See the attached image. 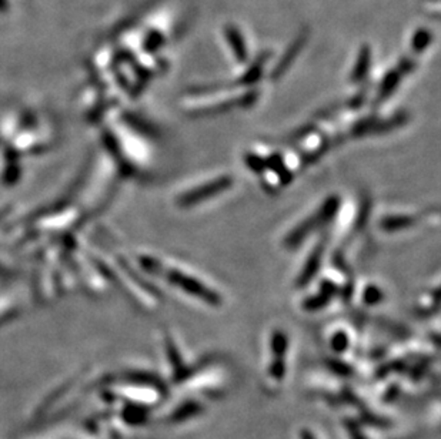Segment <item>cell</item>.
Here are the masks:
<instances>
[{"mask_svg": "<svg viewBox=\"0 0 441 439\" xmlns=\"http://www.w3.org/2000/svg\"><path fill=\"white\" fill-rule=\"evenodd\" d=\"M340 210V197L330 195L324 200V203L318 207V210L306 218L303 223H300L286 239L284 246L289 250L297 249L304 240H307L316 230L321 229L323 226L328 224L336 217L337 211Z\"/></svg>", "mask_w": 441, "mask_h": 439, "instance_id": "obj_1", "label": "cell"}, {"mask_svg": "<svg viewBox=\"0 0 441 439\" xmlns=\"http://www.w3.org/2000/svg\"><path fill=\"white\" fill-rule=\"evenodd\" d=\"M159 273H163L164 278L172 285L177 287L179 290H182L183 292H186V294H189L191 297L199 298L200 301H203V302H206V304H208L211 307H218V305H222V302H223V300H222V297H220L218 292H216L214 290L208 288L207 285H204L197 278L184 274L180 270H173V268L162 270L160 268Z\"/></svg>", "mask_w": 441, "mask_h": 439, "instance_id": "obj_2", "label": "cell"}, {"mask_svg": "<svg viewBox=\"0 0 441 439\" xmlns=\"http://www.w3.org/2000/svg\"><path fill=\"white\" fill-rule=\"evenodd\" d=\"M233 184H235L233 177L220 176L203 186H199L196 188L187 190L186 193L180 194L177 198V205L182 208H187V207H193L196 204L204 203L220 193L228 191L229 188L233 187Z\"/></svg>", "mask_w": 441, "mask_h": 439, "instance_id": "obj_3", "label": "cell"}, {"mask_svg": "<svg viewBox=\"0 0 441 439\" xmlns=\"http://www.w3.org/2000/svg\"><path fill=\"white\" fill-rule=\"evenodd\" d=\"M407 118L404 115L400 116H394L390 120L386 122H379V120H363L360 123H357L353 130H352V136L353 137H364V136H376V135H383V133H389L394 129H397L398 126H403L406 123Z\"/></svg>", "mask_w": 441, "mask_h": 439, "instance_id": "obj_4", "label": "cell"}, {"mask_svg": "<svg viewBox=\"0 0 441 439\" xmlns=\"http://www.w3.org/2000/svg\"><path fill=\"white\" fill-rule=\"evenodd\" d=\"M324 250H325V240H320L318 244L314 246V249L311 250L310 256L307 257L303 270L300 271L297 281H296V287L301 288L304 285H307L318 273L320 267H321V261H323V256H324Z\"/></svg>", "mask_w": 441, "mask_h": 439, "instance_id": "obj_5", "label": "cell"}, {"mask_svg": "<svg viewBox=\"0 0 441 439\" xmlns=\"http://www.w3.org/2000/svg\"><path fill=\"white\" fill-rule=\"evenodd\" d=\"M417 223V217L414 215H406V214H397V215H387L381 219L380 227L384 232L394 233L404 229H408Z\"/></svg>", "mask_w": 441, "mask_h": 439, "instance_id": "obj_6", "label": "cell"}, {"mask_svg": "<svg viewBox=\"0 0 441 439\" xmlns=\"http://www.w3.org/2000/svg\"><path fill=\"white\" fill-rule=\"evenodd\" d=\"M204 412V406L201 402L196 401V399H190V401H184L183 404H180L172 414V421L174 422H184L189 419H193L199 415H201Z\"/></svg>", "mask_w": 441, "mask_h": 439, "instance_id": "obj_7", "label": "cell"}, {"mask_svg": "<svg viewBox=\"0 0 441 439\" xmlns=\"http://www.w3.org/2000/svg\"><path fill=\"white\" fill-rule=\"evenodd\" d=\"M123 419L132 425V426H138L146 422L147 416H149V409L143 405H136V404H129L125 406L123 412H122Z\"/></svg>", "mask_w": 441, "mask_h": 439, "instance_id": "obj_8", "label": "cell"}, {"mask_svg": "<svg viewBox=\"0 0 441 439\" xmlns=\"http://www.w3.org/2000/svg\"><path fill=\"white\" fill-rule=\"evenodd\" d=\"M287 350H289V337L284 331L277 329V331H274L272 336L273 360H286Z\"/></svg>", "mask_w": 441, "mask_h": 439, "instance_id": "obj_9", "label": "cell"}, {"mask_svg": "<svg viewBox=\"0 0 441 439\" xmlns=\"http://www.w3.org/2000/svg\"><path fill=\"white\" fill-rule=\"evenodd\" d=\"M166 351H167L169 361H170L172 367H173V380H176L183 372L186 365L183 363V358H182V354H180L179 348L176 347V344L170 338H166Z\"/></svg>", "mask_w": 441, "mask_h": 439, "instance_id": "obj_10", "label": "cell"}, {"mask_svg": "<svg viewBox=\"0 0 441 439\" xmlns=\"http://www.w3.org/2000/svg\"><path fill=\"white\" fill-rule=\"evenodd\" d=\"M330 301H332V297H328V295L320 292L317 295L307 297L303 301V308L306 311H318V309H323L324 307H327L330 304Z\"/></svg>", "mask_w": 441, "mask_h": 439, "instance_id": "obj_11", "label": "cell"}, {"mask_svg": "<svg viewBox=\"0 0 441 439\" xmlns=\"http://www.w3.org/2000/svg\"><path fill=\"white\" fill-rule=\"evenodd\" d=\"M245 161H246V166L257 173V174H263L266 170H267V164H266V159H263L262 156L256 154V153H247L245 156Z\"/></svg>", "mask_w": 441, "mask_h": 439, "instance_id": "obj_12", "label": "cell"}, {"mask_svg": "<svg viewBox=\"0 0 441 439\" xmlns=\"http://www.w3.org/2000/svg\"><path fill=\"white\" fill-rule=\"evenodd\" d=\"M330 344H332V348L336 354H343L350 346V338L345 331H337L335 333L332 340H330Z\"/></svg>", "mask_w": 441, "mask_h": 439, "instance_id": "obj_13", "label": "cell"}, {"mask_svg": "<svg viewBox=\"0 0 441 439\" xmlns=\"http://www.w3.org/2000/svg\"><path fill=\"white\" fill-rule=\"evenodd\" d=\"M383 291L377 285H367L364 292H363V301L367 305H377L379 302L383 301Z\"/></svg>", "mask_w": 441, "mask_h": 439, "instance_id": "obj_14", "label": "cell"}, {"mask_svg": "<svg viewBox=\"0 0 441 439\" xmlns=\"http://www.w3.org/2000/svg\"><path fill=\"white\" fill-rule=\"evenodd\" d=\"M345 428L349 432L352 439H367V436L362 431V426L359 425V422H356L353 419H345Z\"/></svg>", "mask_w": 441, "mask_h": 439, "instance_id": "obj_15", "label": "cell"}, {"mask_svg": "<svg viewBox=\"0 0 441 439\" xmlns=\"http://www.w3.org/2000/svg\"><path fill=\"white\" fill-rule=\"evenodd\" d=\"M328 365H330V370H332L335 374L337 375H342V377H347L352 374V367H349L347 364L342 363V361H337V360H333V361H328Z\"/></svg>", "mask_w": 441, "mask_h": 439, "instance_id": "obj_16", "label": "cell"}, {"mask_svg": "<svg viewBox=\"0 0 441 439\" xmlns=\"http://www.w3.org/2000/svg\"><path fill=\"white\" fill-rule=\"evenodd\" d=\"M363 418L372 426H377V428H389L390 426V422L386 418H381V416L374 415V414H364Z\"/></svg>", "mask_w": 441, "mask_h": 439, "instance_id": "obj_17", "label": "cell"}, {"mask_svg": "<svg viewBox=\"0 0 441 439\" xmlns=\"http://www.w3.org/2000/svg\"><path fill=\"white\" fill-rule=\"evenodd\" d=\"M337 291H339V287L332 280H324L320 284V292H323V294H325L328 297L333 298V295H336Z\"/></svg>", "mask_w": 441, "mask_h": 439, "instance_id": "obj_18", "label": "cell"}, {"mask_svg": "<svg viewBox=\"0 0 441 439\" xmlns=\"http://www.w3.org/2000/svg\"><path fill=\"white\" fill-rule=\"evenodd\" d=\"M369 215H370V204H369V201H366V203H364V205L362 207V210H360L359 215H357L356 226H357V227H363V226L367 223V218H369Z\"/></svg>", "mask_w": 441, "mask_h": 439, "instance_id": "obj_19", "label": "cell"}, {"mask_svg": "<svg viewBox=\"0 0 441 439\" xmlns=\"http://www.w3.org/2000/svg\"><path fill=\"white\" fill-rule=\"evenodd\" d=\"M298 436H300V439H317V438H316V435H314L310 429H307V428L300 429Z\"/></svg>", "mask_w": 441, "mask_h": 439, "instance_id": "obj_20", "label": "cell"}]
</instances>
